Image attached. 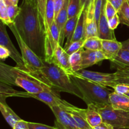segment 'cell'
<instances>
[{"label": "cell", "instance_id": "cell-1", "mask_svg": "<svg viewBox=\"0 0 129 129\" xmlns=\"http://www.w3.org/2000/svg\"><path fill=\"white\" fill-rule=\"evenodd\" d=\"M21 11L14 21V25L26 44L44 60L45 35L38 15L35 0H23Z\"/></svg>", "mask_w": 129, "mask_h": 129}, {"label": "cell", "instance_id": "cell-2", "mask_svg": "<svg viewBox=\"0 0 129 129\" xmlns=\"http://www.w3.org/2000/svg\"><path fill=\"white\" fill-rule=\"evenodd\" d=\"M0 82L18 86L29 93L55 92L51 83L42 72H35L26 67H12L0 62Z\"/></svg>", "mask_w": 129, "mask_h": 129}, {"label": "cell", "instance_id": "cell-3", "mask_svg": "<svg viewBox=\"0 0 129 129\" xmlns=\"http://www.w3.org/2000/svg\"><path fill=\"white\" fill-rule=\"evenodd\" d=\"M44 62V67L41 70V72L51 83L55 91L72 94L83 99L81 92L71 79L69 74L53 62L45 60Z\"/></svg>", "mask_w": 129, "mask_h": 129}, {"label": "cell", "instance_id": "cell-4", "mask_svg": "<svg viewBox=\"0 0 129 129\" xmlns=\"http://www.w3.org/2000/svg\"><path fill=\"white\" fill-rule=\"evenodd\" d=\"M70 78L77 85L83 96V101L87 105L94 104L98 106L110 105V94L112 91L107 87L102 86L83 77L70 74Z\"/></svg>", "mask_w": 129, "mask_h": 129}, {"label": "cell", "instance_id": "cell-5", "mask_svg": "<svg viewBox=\"0 0 129 129\" xmlns=\"http://www.w3.org/2000/svg\"><path fill=\"white\" fill-rule=\"evenodd\" d=\"M8 27L11 29L17 41L25 67L33 72H41V70L44 67V60L37 55L36 53L23 40L14 24H11Z\"/></svg>", "mask_w": 129, "mask_h": 129}, {"label": "cell", "instance_id": "cell-6", "mask_svg": "<svg viewBox=\"0 0 129 129\" xmlns=\"http://www.w3.org/2000/svg\"><path fill=\"white\" fill-rule=\"evenodd\" d=\"M103 122L112 125L116 129L129 128V111L116 110L111 105L98 106Z\"/></svg>", "mask_w": 129, "mask_h": 129}, {"label": "cell", "instance_id": "cell-7", "mask_svg": "<svg viewBox=\"0 0 129 129\" xmlns=\"http://www.w3.org/2000/svg\"><path fill=\"white\" fill-rule=\"evenodd\" d=\"M71 74L83 77L88 80L105 87H110L113 88L118 83L117 82L118 77L115 73H102V72H93V71L83 69L79 72H73Z\"/></svg>", "mask_w": 129, "mask_h": 129}, {"label": "cell", "instance_id": "cell-8", "mask_svg": "<svg viewBox=\"0 0 129 129\" xmlns=\"http://www.w3.org/2000/svg\"><path fill=\"white\" fill-rule=\"evenodd\" d=\"M17 97H31L35 98L39 101H42L46 104L49 108L54 106H60L62 108H66L67 107L72 106L70 103L67 102L64 99H62L57 92H42L39 93L32 94L28 92H22L18 91Z\"/></svg>", "mask_w": 129, "mask_h": 129}, {"label": "cell", "instance_id": "cell-9", "mask_svg": "<svg viewBox=\"0 0 129 129\" xmlns=\"http://www.w3.org/2000/svg\"><path fill=\"white\" fill-rule=\"evenodd\" d=\"M0 46L7 48L10 51V57L16 62V66L25 68V66L21 54H20L18 51L13 45L8 34L6 29V25H5L1 21L0 22Z\"/></svg>", "mask_w": 129, "mask_h": 129}, {"label": "cell", "instance_id": "cell-10", "mask_svg": "<svg viewBox=\"0 0 129 129\" xmlns=\"http://www.w3.org/2000/svg\"><path fill=\"white\" fill-rule=\"evenodd\" d=\"M50 110L55 117V127L58 129H78L71 115L60 106H54Z\"/></svg>", "mask_w": 129, "mask_h": 129}, {"label": "cell", "instance_id": "cell-11", "mask_svg": "<svg viewBox=\"0 0 129 129\" xmlns=\"http://www.w3.org/2000/svg\"><path fill=\"white\" fill-rule=\"evenodd\" d=\"M105 59H108L102 50L91 51L84 49L82 53L81 68L85 69Z\"/></svg>", "mask_w": 129, "mask_h": 129}, {"label": "cell", "instance_id": "cell-12", "mask_svg": "<svg viewBox=\"0 0 129 129\" xmlns=\"http://www.w3.org/2000/svg\"><path fill=\"white\" fill-rule=\"evenodd\" d=\"M91 37L98 36V27L94 18V3H91L87 11H86L85 39Z\"/></svg>", "mask_w": 129, "mask_h": 129}, {"label": "cell", "instance_id": "cell-13", "mask_svg": "<svg viewBox=\"0 0 129 129\" xmlns=\"http://www.w3.org/2000/svg\"><path fill=\"white\" fill-rule=\"evenodd\" d=\"M107 0H103L102 12L98 23V36L102 39H116L114 30H112L108 25V20L107 18L105 11Z\"/></svg>", "mask_w": 129, "mask_h": 129}, {"label": "cell", "instance_id": "cell-14", "mask_svg": "<svg viewBox=\"0 0 129 129\" xmlns=\"http://www.w3.org/2000/svg\"><path fill=\"white\" fill-rule=\"evenodd\" d=\"M64 110L71 115L78 129H93L86 120V109L79 108L72 105L66 108Z\"/></svg>", "mask_w": 129, "mask_h": 129}, {"label": "cell", "instance_id": "cell-15", "mask_svg": "<svg viewBox=\"0 0 129 129\" xmlns=\"http://www.w3.org/2000/svg\"><path fill=\"white\" fill-rule=\"evenodd\" d=\"M52 62L64 70L68 74L73 73V70L69 63V55L66 53L63 47L59 44L54 51Z\"/></svg>", "mask_w": 129, "mask_h": 129}, {"label": "cell", "instance_id": "cell-16", "mask_svg": "<svg viewBox=\"0 0 129 129\" xmlns=\"http://www.w3.org/2000/svg\"><path fill=\"white\" fill-rule=\"evenodd\" d=\"M102 51L107 56L108 60L113 61L120 51L122 49L121 42L117 39H102Z\"/></svg>", "mask_w": 129, "mask_h": 129}, {"label": "cell", "instance_id": "cell-17", "mask_svg": "<svg viewBox=\"0 0 129 129\" xmlns=\"http://www.w3.org/2000/svg\"><path fill=\"white\" fill-rule=\"evenodd\" d=\"M68 4H69V0H64V5L55 20L60 32L59 45L61 46H62L64 40V27L69 19L68 18Z\"/></svg>", "mask_w": 129, "mask_h": 129}, {"label": "cell", "instance_id": "cell-18", "mask_svg": "<svg viewBox=\"0 0 129 129\" xmlns=\"http://www.w3.org/2000/svg\"><path fill=\"white\" fill-rule=\"evenodd\" d=\"M110 103L116 110L129 111V97L125 94H120L113 91L110 94Z\"/></svg>", "mask_w": 129, "mask_h": 129}, {"label": "cell", "instance_id": "cell-19", "mask_svg": "<svg viewBox=\"0 0 129 129\" xmlns=\"http://www.w3.org/2000/svg\"><path fill=\"white\" fill-rule=\"evenodd\" d=\"M86 117L87 121L92 128L103 122V119L99 111L98 106L94 104L88 105V108L86 109Z\"/></svg>", "mask_w": 129, "mask_h": 129}, {"label": "cell", "instance_id": "cell-20", "mask_svg": "<svg viewBox=\"0 0 129 129\" xmlns=\"http://www.w3.org/2000/svg\"><path fill=\"white\" fill-rule=\"evenodd\" d=\"M0 111L8 123L13 128L16 123L21 119L15 113L13 110L6 104V102H0Z\"/></svg>", "mask_w": 129, "mask_h": 129}, {"label": "cell", "instance_id": "cell-21", "mask_svg": "<svg viewBox=\"0 0 129 129\" xmlns=\"http://www.w3.org/2000/svg\"><path fill=\"white\" fill-rule=\"evenodd\" d=\"M78 18H79V15L71 18L68 19V22L66 24L65 27H64V39H66V42L63 47L64 49H66L71 43Z\"/></svg>", "mask_w": 129, "mask_h": 129}, {"label": "cell", "instance_id": "cell-22", "mask_svg": "<svg viewBox=\"0 0 129 129\" xmlns=\"http://www.w3.org/2000/svg\"><path fill=\"white\" fill-rule=\"evenodd\" d=\"M85 21L86 11H80L79 14V18L71 42L77 40H83V39L85 40Z\"/></svg>", "mask_w": 129, "mask_h": 129}, {"label": "cell", "instance_id": "cell-23", "mask_svg": "<svg viewBox=\"0 0 129 129\" xmlns=\"http://www.w3.org/2000/svg\"><path fill=\"white\" fill-rule=\"evenodd\" d=\"M35 3L37 8L38 15H39L40 25L45 33V38H46L47 34V23L45 20V13H46L47 0H35Z\"/></svg>", "mask_w": 129, "mask_h": 129}, {"label": "cell", "instance_id": "cell-24", "mask_svg": "<svg viewBox=\"0 0 129 129\" xmlns=\"http://www.w3.org/2000/svg\"><path fill=\"white\" fill-rule=\"evenodd\" d=\"M18 91H16L3 82H0V102H6V99L9 97H17Z\"/></svg>", "mask_w": 129, "mask_h": 129}, {"label": "cell", "instance_id": "cell-25", "mask_svg": "<svg viewBox=\"0 0 129 129\" xmlns=\"http://www.w3.org/2000/svg\"><path fill=\"white\" fill-rule=\"evenodd\" d=\"M111 62L114 64L115 67H117V68L120 67H129V51L122 49L116 58Z\"/></svg>", "mask_w": 129, "mask_h": 129}, {"label": "cell", "instance_id": "cell-26", "mask_svg": "<svg viewBox=\"0 0 129 129\" xmlns=\"http://www.w3.org/2000/svg\"><path fill=\"white\" fill-rule=\"evenodd\" d=\"M84 48L79 49L78 51L69 55V63L73 72H77L81 70L82 53Z\"/></svg>", "mask_w": 129, "mask_h": 129}, {"label": "cell", "instance_id": "cell-27", "mask_svg": "<svg viewBox=\"0 0 129 129\" xmlns=\"http://www.w3.org/2000/svg\"><path fill=\"white\" fill-rule=\"evenodd\" d=\"M83 48L84 49L88 50H102V39H100L99 37H91L87 38L84 40Z\"/></svg>", "mask_w": 129, "mask_h": 129}, {"label": "cell", "instance_id": "cell-28", "mask_svg": "<svg viewBox=\"0 0 129 129\" xmlns=\"http://www.w3.org/2000/svg\"><path fill=\"white\" fill-rule=\"evenodd\" d=\"M118 15L121 24L129 27V0H127L123 3L118 11Z\"/></svg>", "mask_w": 129, "mask_h": 129}, {"label": "cell", "instance_id": "cell-29", "mask_svg": "<svg viewBox=\"0 0 129 129\" xmlns=\"http://www.w3.org/2000/svg\"><path fill=\"white\" fill-rule=\"evenodd\" d=\"M80 12V0H69L68 18H71L79 15Z\"/></svg>", "mask_w": 129, "mask_h": 129}, {"label": "cell", "instance_id": "cell-30", "mask_svg": "<svg viewBox=\"0 0 129 129\" xmlns=\"http://www.w3.org/2000/svg\"><path fill=\"white\" fill-rule=\"evenodd\" d=\"M0 19L5 25L10 26L13 23L11 22L8 16V7L3 0H0Z\"/></svg>", "mask_w": 129, "mask_h": 129}, {"label": "cell", "instance_id": "cell-31", "mask_svg": "<svg viewBox=\"0 0 129 129\" xmlns=\"http://www.w3.org/2000/svg\"><path fill=\"white\" fill-rule=\"evenodd\" d=\"M8 16L10 18L11 22L14 23L15 19L16 18L18 15L21 11V8L18 5H15L13 4L8 5Z\"/></svg>", "mask_w": 129, "mask_h": 129}, {"label": "cell", "instance_id": "cell-32", "mask_svg": "<svg viewBox=\"0 0 129 129\" xmlns=\"http://www.w3.org/2000/svg\"><path fill=\"white\" fill-rule=\"evenodd\" d=\"M84 40H77V41L72 42L71 43L70 45L65 49V51H66V53H68L69 55H71L73 53H75V52L78 51L79 49L83 48V44H84Z\"/></svg>", "mask_w": 129, "mask_h": 129}, {"label": "cell", "instance_id": "cell-33", "mask_svg": "<svg viewBox=\"0 0 129 129\" xmlns=\"http://www.w3.org/2000/svg\"><path fill=\"white\" fill-rule=\"evenodd\" d=\"M50 34H51L52 39L55 44V46H57L59 44V39H60V32H59V29H58L55 21L54 20V22L52 24L50 27Z\"/></svg>", "mask_w": 129, "mask_h": 129}, {"label": "cell", "instance_id": "cell-34", "mask_svg": "<svg viewBox=\"0 0 129 129\" xmlns=\"http://www.w3.org/2000/svg\"><path fill=\"white\" fill-rule=\"evenodd\" d=\"M94 6V18L96 24L98 25L100 17L101 15V12L102 10L103 0H93Z\"/></svg>", "mask_w": 129, "mask_h": 129}, {"label": "cell", "instance_id": "cell-35", "mask_svg": "<svg viewBox=\"0 0 129 129\" xmlns=\"http://www.w3.org/2000/svg\"><path fill=\"white\" fill-rule=\"evenodd\" d=\"M105 14L106 16H107L108 20H110L112 18H113V16L115 15H117L118 13V11L116 10V9L115 8L114 6L111 4L110 2L107 0V2H106L105 6Z\"/></svg>", "mask_w": 129, "mask_h": 129}, {"label": "cell", "instance_id": "cell-36", "mask_svg": "<svg viewBox=\"0 0 129 129\" xmlns=\"http://www.w3.org/2000/svg\"><path fill=\"white\" fill-rule=\"evenodd\" d=\"M113 89L115 92L120 94H127L129 92V85L123 83H118Z\"/></svg>", "mask_w": 129, "mask_h": 129}, {"label": "cell", "instance_id": "cell-37", "mask_svg": "<svg viewBox=\"0 0 129 129\" xmlns=\"http://www.w3.org/2000/svg\"><path fill=\"white\" fill-rule=\"evenodd\" d=\"M115 73L118 78H129V67L117 68Z\"/></svg>", "mask_w": 129, "mask_h": 129}, {"label": "cell", "instance_id": "cell-38", "mask_svg": "<svg viewBox=\"0 0 129 129\" xmlns=\"http://www.w3.org/2000/svg\"><path fill=\"white\" fill-rule=\"evenodd\" d=\"M28 125L30 129H58L55 126H50L42 123L34 122H28Z\"/></svg>", "mask_w": 129, "mask_h": 129}, {"label": "cell", "instance_id": "cell-39", "mask_svg": "<svg viewBox=\"0 0 129 129\" xmlns=\"http://www.w3.org/2000/svg\"><path fill=\"white\" fill-rule=\"evenodd\" d=\"M120 24V21L118 13L115 15L113 18L108 20V25H109L110 28L113 30L117 29Z\"/></svg>", "mask_w": 129, "mask_h": 129}, {"label": "cell", "instance_id": "cell-40", "mask_svg": "<svg viewBox=\"0 0 129 129\" xmlns=\"http://www.w3.org/2000/svg\"><path fill=\"white\" fill-rule=\"evenodd\" d=\"M54 9H55V20L57 16L59 11L64 5V0H54Z\"/></svg>", "mask_w": 129, "mask_h": 129}, {"label": "cell", "instance_id": "cell-41", "mask_svg": "<svg viewBox=\"0 0 129 129\" xmlns=\"http://www.w3.org/2000/svg\"><path fill=\"white\" fill-rule=\"evenodd\" d=\"M10 56V52L7 48L0 46V59L1 61H4Z\"/></svg>", "mask_w": 129, "mask_h": 129}, {"label": "cell", "instance_id": "cell-42", "mask_svg": "<svg viewBox=\"0 0 129 129\" xmlns=\"http://www.w3.org/2000/svg\"><path fill=\"white\" fill-rule=\"evenodd\" d=\"M108 1L109 2H110L111 4L116 9V10L117 11H118L120 10V9L121 8V7L122 6V5H123V3L127 0H108Z\"/></svg>", "mask_w": 129, "mask_h": 129}, {"label": "cell", "instance_id": "cell-43", "mask_svg": "<svg viewBox=\"0 0 129 129\" xmlns=\"http://www.w3.org/2000/svg\"><path fill=\"white\" fill-rule=\"evenodd\" d=\"M13 129H30L28 125V121L21 120L16 123Z\"/></svg>", "mask_w": 129, "mask_h": 129}, {"label": "cell", "instance_id": "cell-44", "mask_svg": "<svg viewBox=\"0 0 129 129\" xmlns=\"http://www.w3.org/2000/svg\"><path fill=\"white\" fill-rule=\"evenodd\" d=\"M93 0H80V11H87Z\"/></svg>", "mask_w": 129, "mask_h": 129}, {"label": "cell", "instance_id": "cell-45", "mask_svg": "<svg viewBox=\"0 0 129 129\" xmlns=\"http://www.w3.org/2000/svg\"><path fill=\"white\" fill-rule=\"evenodd\" d=\"M93 129H116L115 128L113 127L112 125H110V124L107 123L105 122H102V123L100 124L98 126H95L94 128H93Z\"/></svg>", "mask_w": 129, "mask_h": 129}, {"label": "cell", "instance_id": "cell-46", "mask_svg": "<svg viewBox=\"0 0 129 129\" xmlns=\"http://www.w3.org/2000/svg\"><path fill=\"white\" fill-rule=\"evenodd\" d=\"M122 45V49H125L129 51V38L126 40H124L123 42H121Z\"/></svg>", "mask_w": 129, "mask_h": 129}, {"label": "cell", "instance_id": "cell-47", "mask_svg": "<svg viewBox=\"0 0 129 129\" xmlns=\"http://www.w3.org/2000/svg\"><path fill=\"white\" fill-rule=\"evenodd\" d=\"M117 82L118 83H123L129 85V78H118Z\"/></svg>", "mask_w": 129, "mask_h": 129}, {"label": "cell", "instance_id": "cell-48", "mask_svg": "<svg viewBox=\"0 0 129 129\" xmlns=\"http://www.w3.org/2000/svg\"><path fill=\"white\" fill-rule=\"evenodd\" d=\"M3 1L4 2L6 3V5H7V6L8 5H11V4H13L12 2L11 1V0H3Z\"/></svg>", "mask_w": 129, "mask_h": 129}, {"label": "cell", "instance_id": "cell-49", "mask_svg": "<svg viewBox=\"0 0 129 129\" xmlns=\"http://www.w3.org/2000/svg\"><path fill=\"white\" fill-rule=\"evenodd\" d=\"M19 0H11V1L12 2V3L15 5H18V3Z\"/></svg>", "mask_w": 129, "mask_h": 129}, {"label": "cell", "instance_id": "cell-50", "mask_svg": "<svg viewBox=\"0 0 129 129\" xmlns=\"http://www.w3.org/2000/svg\"><path fill=\"white\" fill-rule=\"evenodd\" d=\"M125 95H127V96H128V97H129V92H128V93H127V94H125Z\"/></svg>", "mask_w": 129, "mask_h": 129}, {"label": "cell", "instance_id": "cell-51", "mask_svg": "<svg viewBox=\"0 0 129 129\" xmlns=\"http://www.w3.org/2000/svg\"><path fill=\"white\" fill-rule=\"evenodd\" d=\"M124 129H129V128H124Z\"/></svg>", "mask_w": 129, "mask_h": 129}]
</instances>
